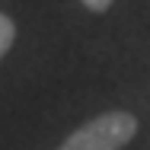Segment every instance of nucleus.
Returning <instances> with one entry per match:
<instances>
[{
    "mask_svg": "<svg viewBox=\"0 0 150 150\" xmlns=\"http://www.w3.org/2000/svg\"><path fill=\"white\" fill-rule=\"evenodd\" d=\"M137 134V118L131 112H102L80 125L58 150H121Z\"/></svg>",
    "mask_w": 150,
    "mask_h": 150,
    "instance_id": "nucleus-1",
    "label": "nucleus"
},
{
    "mask_svg": "<svg viewBox=\"0 0 150 150\" xmlns=\"http://www.w3.org/2000/svg\"><path fill=\"white\" fill-rule=\"evenodd\" d=\"M13 42H16V26H13V19H10V16H3V13H0V58L13 48Z\"/></svg>",
    "mask_w": 150,
    "mask_h": 150,
    "instance_id": "nucleus-2",
    "label": "nucleus"
},
{
    "mask_svg": "<svg viewBox=\"0 0 150 150\" xmlns=\"http://www.w3.org/2000/svg\"><path fill=\"white\" fill-rule=\"evenodd\" d=\"M80 3H83V6L90 10V13H105V10H109V6L115 3V0H80Z\"/></svg>",
    "mask_w": 150,
    "mask_h": 150,
    "instance_id": "nucleus-3",
    "label": "nucleus"
}]
</instances>
